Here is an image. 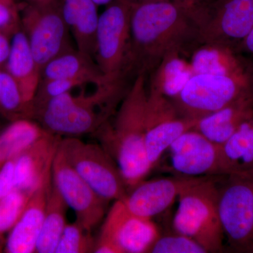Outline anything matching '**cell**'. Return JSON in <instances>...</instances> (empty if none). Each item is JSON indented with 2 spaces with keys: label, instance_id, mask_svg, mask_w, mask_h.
<instances>
[{
  "label": "cell",
  "instance_id": "cell-1",
  "mask_svg": "<svg viewBox=\"0 0 253 253\" xmlns=\"http://www.w3.org/2000/svg\"><path fill=\"white\" fill-rule=\"evenodd\" d=\"M128 74L149 75L168 55L191 54L200 42L204 5L181 1L131 4Z\"/></svg>",
  "mask_w": 253,
  "mask_h": 253
},
{
  "label": "cell",
  "instance_id": "cell-2",
  "mask_svg": "<svg viewBox=\"0 0 253 253\" xmlns=\"http://www.w3.org/2000/svg\"><path fill=\"white\" fill-rule=\"evenodd\" d=\"M147 76L134 78L112 117L94 134L117 165L127 191L153 170L146 147Z\"/></svg>",
  "mask_w": 253,
  "mask_h": 253
},
{
  "label": "cell",
  "instance_id": "cell-3",
  "mask_svg": "<svg viewBox=\"0 0 253 253\" xmlns=\"http://www.w3.org/2000/svg\"><path fill=\"white\" fill-rule=\"evenodd\" d=\"M126 93L107 85L93 93H65L36 110L33 119L44 130L61 137L94 134L112 117Z\"/></svg>",
  "mask_w": 253,
  "mask_h": 253
},
{
  "label": "cell",
  "instance_id": "cell-4",
  "mask_svg": "<svg viewBox=\"0 0 253 253\" xmlns=\"http://www.w3.org/2000/svg\"><path fill=\"white\" fill-rule=\"evenodd\" d=\"M219 176L189 178L178 196L173 227L208 253L224 250V231L218 210Z\"/></svg>",
  "mask_w": 253,
  "mask_h": 253
},
{
  "label": "cell",
  "instance_id": "cell-5",
  "mask_svg": "<svg viewBox=\"0 0 253 253\" xmlns=\"http://www.w3.org/2000/svg\"><path fill=\"white\" fill-rule=\"evenodd\" d=\"M131 4L113 0L99 15L96 31L94 60L109 85L125 91L130 46Z\"/></svg>",
  "mask_w": 253,
  "mask_h": 253
},
{
  "label": "cell",
  "instance_id": "cell-6",
  "mask_svg": "<svg viewBox=\"0 0 253 253\" xmlns=\"http://www.w3.org/2000/svg\"><path fill=\"white\" fill-rule=\"evenodd\" d=\"M20 15L21 28L41 72L51 60L74 49L60 0L31 1L21 5Z\"/></svg>",
  "mask_w": 253,
  "mask_h": 253
},
{
  "label": "cell",
  "instance_id": "cell-7",
  "mask_svg": "<svg viewBox=\"0 0 253 253\" xmlns=\"http://www.w3.org/2000/svg\"><path fill=\"white\" fill-rule=\"evenodd\" d=\"M253 91V76L194 74L171 99L181 116L198 121Z\"/></svg>",
  "mask_w": 253,
  "mask_h": 253
},
{
  "label": "cell",
  "instance_id": "cell-8",
  "mask_svg": "<svg viewBox=\"0 0 253 253\" xmlns=\"http://www.w3.org/2000/svg\"><path fill=\"white\" fill-rule=\"evenodd\" d=\"M218 210L231 249L249 253L253 246V174L219 176Z\"/></svg>",
  "mask_w": 253,
  "mask_h": 253
},
{
  "label": "cell",
  "instance_id": "cell-9",
  "mask_svg": "<svg viewBox=\"0 0 253 253\" xmlns=\"http://www.w3.org/2000/svg\"><path fill=\"white\" fill-rule=\"evenodd\" d=\"M59 151L76 172L107 202L123 200L127 189L117 165L100 144L62 137Z\"/></svg>",
  "mask_w": 253,
  "mask_h": 253
},
{
  "label": "cell",
  "instance_id": "cell-10",
  "mask_svg": "<svg viewBox=\"0 0 253 253\" xmlns=\"http://www.w3.org/2000/svg\"><path fill=\"white\" fill-rule=\"evenodd\" d=\"M253 26V0H211L204 5L200 42L234 48Z\"/></svg>",
  "mask_w": 253,
  "mask_h": 253
},
{
  "label": "cell",
  "instance_id": "cell-11",
  "mask_svg": "<svg viewBox=\"0 0 253 253\" xmlns=\"http://www.w3.org/2000/svg\"><path fill=\"white\" fill-rule=\"evenodd\" d=\"M51 177L68 208L74 211L76 221L92 231L104 219L109 203L76 172L59 149L53 161Z\"/></svg>",
  "mask_w": 253,
  "mask_h": 253
},
{
  "label": "cell",
  "instance_id": "cell-12",
  "mask_svg": "<svg viewBox=\"0 0 253 253\" xmlns=\"http://www.w3.org/2000/svg\"><path fill=\"white\" fill-rule=\"evenodd\" d=\"M196 121L181 116L170 99L148 89L145 111L146 147L154 169L174 141Z\"/></svg>",
  "mask_w": 253,
  "mask_h": 253
},
{
  "label": "cell",
  "instance_id": "cell-13",
  "mask_svg": "<svg viewBox=\"0 0 253 253\" xmlns=\"http://www.w3.org/2000/svg\"><path fill=\"white\" fill-rule=\"evenodd\" d=\"M164 154L168 155L166 168L174 176L194 178L224 175L221 146L194 129L183 133Z\"/></svg>",
  "mask_w": 253,
  "mask_h": 253
},
{
  "label": "cell",
  "instance_id": "cell-14",
  "mask_svg": "<svg viewBox=\"0 0 253 253\" xmlns=\"http://www.w3.org/2000/svg\"><path fill=\"white\" fill-rule=\"evenodd\" d=\"M161 235L152 219L135 215L118 200L106 212L99 239L114 245L119 253H149Z\"/></svg>",
  "mask_w": 253,
  "mask_h": 253
},
{
  "label": "cell",
  "instance_id": "cell-15",
  "mask_svg": "<svg viewBox=\"0 0 253 253\" xmlns=\"http://www.w3.org/2000/svg\"><path fill=\"white\" fill-rule=\"evenodd\" d=\"M188 179L176 176L144 179L128 190L121 201L129 212L152 219L174 204Z\"/></svg>",
  "mask_w": 253,
  "mask_h": 253
},
{
  "label": "cell",
  "instance_id": "cell-16",
  "mask_svg": "<svg viewBox=\"0 0 253 253\" xmlns=\"http://www.w3.org/2000/svg\"><path fill=\"white\" fill-rule=\"evenodd\" d=\"M51 184V171L33 191L22 215L8 234L5 241L4 252H36L37 244L45 215L46 202Z\"/></svg>",
  "mask_w": 253,
  "mask_h": 253
},
{
  "label": "cell",
  "instance_id": "cell-17",
  "mask_svg": "<svg viewBox=\"0 0 253 253\" xmlns=\"http://www.w3.org/2000/svg\"><path fill=\"white\" fill-rule=\"evenodd\" d=\"M62 137L46 132L15 158L16 189L32 194L48 173Z\"/></svg>",
  "mask_w": 253,
  "mask_h": 253
},
{
  "label": "cell",
  "instance_id": "cell-18",
  "mask_svg": "<svg viewBox=\"0 0 253 253\" xmlns=\"http://www.w3.org/2000/svg\"><path fill=\"white\" fill-rule=\"evenodd\" d=\"M189 63L194 74L253 76V59L218 43H200L190 54Z\"/></svg>",
  "mask_w": 253,
  "mask_h": 253
},
{
  "label": "cell",
  "instance_id": "cell-19",
  "mask_svg": "<svg viewBox=\"0 0 253 253\" xmlns=\"http://www.w3.org/2000/svg\"><path fill=\"white\" fill-rule=\"evenodd\" d=\"M253 114V91L225 107L200 118L193 129L222 146Z\"/></svg>",
  "mask_w": 253,
  "mask_h": 253
},
{
  "label": "cell",
  "instance_id": "cell-20",
  "mask_svg": "<svg viewBox=\"0 0 253 253\" xmlns=\"http://www.w3.org/2000/svg\"><path fill=\"white\" fill-rule=\"evenodd\" d=\"M49 79L78 80L96 86H111L94 58L77 48L56 56L43 68L41 80Z\"/></svg>",
  "mask_w": 253,
  "mask_h": 253
},
{
  "label": "cell",
  "instance_id": "cell-21",
  "mask_svg": "<svg viewBox=\"0 0 253 253\" xmlns=\"http://www.w3.org/2000/svg\"><path fill=\"white\" fill-rule=\"evenodd\" d=\"M4 68L17 83L24 99L32 107L42 72L22 28L11 38V49Z\"/></svg>",
  "mask_w": 253,
  "mask_h": 253
},
{
  "label": "cell",
  "instance_id": "cell-22",
  "mask_svg": "<svg viewBox=\"0 0 253 253\" xmlns=\"http://www.w3.org/2000/svg\"><path fill=\"white\" fill-rule=\"evenodd\" d=\"M65 21L77 49L94 59L96 31L99 15L91 0H60Z\"/></svg>",
  "mask_w": 253,
  "mask_h": 253
},
{
  "label": "cell",
  "instance_id": "cell-23",
  "mask_svg": "<svg viewBox=\"0 0 253 253\" xmlns=\"http://www.w3.org/2000/svg\"><path fill=\"white\" fill-rule=\"evenodd\" d=\"M224 174H253V114L221 147Z\"/></svg>",
  "mask_w": 253,
  "mask_h": 253
},
{
  "label": "cell",
  "instance_id": "cell-24",
  "mask_svg": "<svg viewBox=\"0 0 253 253\" xmlns=\"http://www.w3.org/2000/svg\"><path fill=\"white\" fill-rule=\"evenodd\" d=\"M183 54H169L150 73L148 89L172 99L179 94L188 81L194 75L189 61Z\"/></svg>",
  "mask_w": 253,
  "mask_h": 253
},
{
  "label": "cell",
  "instance_id": "cell-25",
  "mask_svg": "<svg viewBox=\"0 0 253 253\" xmlns=\"http://www.w3.org/2000/svg\"><path fill=\"white\" fill-rule=\"evenodd\" d=\"M46 132L35 120L11 121L0 132V169Z\"/></svg>",
  "mask_w": 253,
  "mask_h": 253
},
{
  "label": "cell",
  "instance_id": "cell-26",
  "mask_svg": "<svg viewBox=\"0 0 253 253\" xmlns=\"http://www.w3.org/2000/svg\"><path fill=\"white\" fill-rule=\"evenodd\" d=\"M68 208L67 204L52 182L36 253H55L60 238L68 224L66 222Z\"/></svg>",
  "mask_w": 253,
  "mask_h": 253
},
{
  "label": "cell",
  "instance_id": "cell-27",
  "mask_svg": "<svg viewBox=\"0 0 253 253\" xmlns=\"http://www.w3.org/2000/svg\"><path fill=\"white\" fill-rule=\"evenodd\" d=\"M0 115L8 121L32 119V107L19 86L4 67L0 68Z\"/></svg>",
  "mask_w": 253,
  "mask_h": 253
},
{
  "label": "cell",
  "instance_id": "cell-28",
  "mask_svg": "<svg viewBox=\"0 0 253 253\" xmlns=\"http://www.w3.org/2000/svg\"><path fill=\"white\" fill-rule=\"evenodd\" d=\"M91 232L77 221L66 224L55 253H94L96 239Z\"/></svg>",
  "mask_w": 253,
  "mask_h": 253
},
{
  "label": "cell",
  "instance_id": "cell-29",
  "mask_svg": "<svg viewBox=\"0 0 253 253\" xmlns=\"http://www.w3.org/2000/svg\"><path fill=\"white\" fill-rule=\"evenodd\" d=\"M32 194L15 189L0 200V241L5 234L8 235L22 215Z\"/></svg>",
  "mask_w": 253,
  "mask_h": 253
},
{
  "label": "cell",
  "instance_id": "cell-30",
  "mask_svg": "<svg viewBox=\"0 0 253 253\" xmlns=\"http://www.w3.org/2000/svg\"><path fill=\"white\" fill-rule=\"evenodd\" d=\"M85 83L78 80L49 79L41 80L36 94L32 101V119L33 113L44 106L50 100L56 96L71 91L79 86L85 85Z\"/></svg>",
  "mask_w": 253,
  "mask_h": 253
},
{
  "label": "cell",
  "instance_id": "cell-31",
  "mask_svg": "<svg viewBox=\"0 0 253 253\" xmlns=\"http://www.w3.org/2000/svg\"><path fill=\"white\" fill-rule=\"evenodd\" d=\"M175 233L173 235L160 236L155 241L149 253H208L194 240Z\"/></svg>",
  "mask_w": 253,
  "mask_h": 253
},
{
  "label": "cell",
  "instance_id": "cell-32",
  "mask_svg": "<svg viewBox=\"0 0 253 253\" xmlns=\"http://www.w3.org/2000/svg\"><path fill=\"white\" fill-rule=\"evenodd\" d=\"M21 28L20 6L14 0H0V33L12 37Z\"/></svg>",
  "mask_w": 253,
  "mask_h": 253
},
{
  "label": "cell",
  "instance_id": "cell-33",
  "mask_svg": "<svg viewBox=\"0 0 253 253\" xmlns=\"http://www.w3.org/2000/svg\"><path fill=\"white\" fill-rule=\"evenodd\" d=\"M15 158L10 160L0 169V200L16 189Z\"/></svg>",
  "mask_w": 253,
  "mask_h": 253
},
{
  "label": "cell",
  "instance_id": "cell-34",
  "mask_svg": "<svg viewBox=\"0 0 253 253\" xmlns=\"http://www.w3.org/2000/svg\"><path fill=\"white\" fill-rule=\"evenodd\" d=\"M11 38L5 33H0V68L5 67L11 49Z\"/></svg>",
  "mask_w": 253,
  "mask_h": 253
},
{
  "label": "cell",
  "instance_id": "cell-35",
  "mask_svg": "<svg viewBox=\"0 0 253 253\" xmlns=\"http://www.w3.org/2000/svg\"><path fill=\"white\" fill-rule=\"evenodd\" d=\"M236 51L244 55H251L253 56V26L249 34L241 41L236 48Z\"/></svg>",
  "mask_w": 253,
  "mask_h": 253
},
{
  "label": "cell",
  "instance_id": "cell-36",
  "mask_svg": "<svg viewBox=\"0 0 253 253\" xmlns=\"http://www.w3.org/2000/svg\"><path fill=\"white\" fill-rule=\"evenodd\" d=\"M131 4H139V3L152 2V1H181V2L191 3V4H206L211 0H126Z\"/></svg>",
  "mask_w": 253,
  "mask_h": 253
},
{
  "label": "cell",
  "instance_id": "cell-37",
  "mask_svg": "<svg viewBox=\"0 0 253 253\" xmlns=\"http://www.w3.org/2000/svg\"><path fill=\"white\" fill-rule=\"evenodd\" d=\"M96 6H107L111 4L113 0H91Z\"/></svg>",
  "mask_w": 253,
  "mask_h": 253
},
{
  "label": "cell",
  "instance_id": "cell-38",
  "mask_svg": "<svg viewBox=\"0 0 253 253\" xmlns=\"http://www.w3.org/2000/svg\"><path fill=\"white\" fill-rule=\"evenodd\" d=\"M249 253H253V246L252 247V249H251V251H250Z\"/></svg>",
  "mask_w": 253,
  "mask_h": 253
},
{
  "label": "cell",
  "instance_id": "cell-39",
  "mask_svg": "<svg viewBox=\"0 0 253 253\" xmlns=\"http://www.w3.org/2000/svg\"><path fill=\"white\" fill-rule=\"evenodd\" d=\"M2 251V248H1V245H0V253Z\"/></svg>",
  "mask_w": 253,
  "mask_h": 253
},
{
  "label": "cell",
  "instance_id": "cell-40",
  "mask_svg": "<svg viewBox=\"0 0 253 253\" xmlns=\"http://www.w3.org/2000/svg\"><path fill=\"white\" fill-rule=\"evenodd\" d=\"M31 1H36V0H31Z\"/></svg>",
  "mask_w": 253,
  "mask_h": 253
}]
</instances>
